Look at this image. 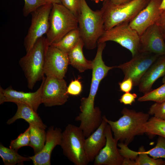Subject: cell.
Instances as JSON below:
<instances>
[{"mask_svg": "<svg viewBox=\"0 0 165 165\" xmlns=\"http://www.w3.org/2000/svg\"><path fill=\"white\" fill-rule=\"evenodd\" d=\"M121 113L122 116L115 121L108 119L104 115L102 117L110 126L114 138L128 145L135 136L142 134L141 129L150 115L126 108L122 109Z\"/></svg>", "mask_w": 165, "mask_h": 165, "instance_id": "obj_1", "label": "cell"}, {"mask_svg": "<svg viewBox=\"0 0 165 165\" xmlns=\"http://www.w3.org/2000/svg\"><path fill=\"white\" fill-rule=\"evenodd\" d=\"M81 11L77 18L78 28L84 46L92 50L97 46L98 41L104 32L102 10H92L86 0H81Z\"/></svg>", "mask_w": 165, "mask_h": 165, "instance_id": "obj_2", "label": "cell"}, {"mask_svg": "<svg viewBox=\"0 0 165 165\" xmlns=\"http://www.w3.org/2000/svg\"><path fill=\"white\" fill-rule=\"evenodd\" d=\"M49 46L46 38L43 36L19 60V64L27 79L28 87L30 89L32 90L37 82L42 80L45 77L46 55Z\"/></svg>", "mask_w": 165, "mask_h": 165, "instance_id": "obj_3", "label": "cell"}, {"mask_svg": "<svg viewBox=\"0 0 165 165\" xmlns=\"http://www.w3.org/2000/svg\"><path fill=\"white\" fill-rule=\"evenodd\" d=\"M150 0H133L115 4L104 0L101 9L103 13L105 31L119 24L129 23L147 5Z\"/></svg>", "mask_w": 165, "mask_h": 165, "instance_id": "obj_4", "label": "cell"}, {"mask_svg": "<svg viewBox=\"0 0 165 165\" xmlns=\"http://www.w3.org/2000/svg\"><path fill=\"white\" fill-rule=\"evenodd\" d=\"M77 18L61 3L52 4L49 17V28L46 41L49 46L60 41L71 31L78 28Z\"/></svg>", "mask_w": 165, "mask_h": 165, "instance_id": "obj_5", "label": "cell"}, {"mask_svg": "<svg viewBox=\"0 0 165 165\" xmlns=\"http://www.w3.org/2000/svg\"><path fill=\"white\" fill-rule=\"evenodd\" d=\"M100 82L92 78L89 95L88 97L81 99L80 112L75 119V120L80 122L79 127L86 138L98 127L103 120L100 108L94 106L95 96Z\"/></svg>", "mask_w": 165, "mask_h": 165, "instance_id": "obj_6", "label": "cell"}, {"mask_svg": "<svg viewBox=\"0 0 165 165\" xmlns=\"http://www.w3.org/2000/svg\"><path fill=\"white\" fill-rule=\"evenodd\" d=\"M85 138L79 127L73 124H68L62 132L60 146L64 155L75 165L89 163L84 149Z\"/></svg>", "mask_w": 165, "mask_h": 165, "instance_id": "obj_7", "label": "cell"}, {"mask_svg": "<svg viewBox=\"0 0 165 165\" xmlns=\"http://www.w3.org/2000/svg\"><path fill=\"white\" fill-rule=\"evenodd\" d=\"M108 41L115 42L128 50L132 57L141 52L140 36L128 22L119 24L105 31L98 43Z\"/></svg>", "mask_w": 165, "mask_h": 165, "instance_id": "obj_8", "label": "cell"}, {"mask_svg": "<svg viewBox=\"0 0 165 165\" xmlns=\"http://www.w3.org/2000/svg\"><path fill=\"white\" fill-rule=\"evenodd\" d=\"M52 6V4L48 2L31 13V24L24 41L26 52L32 48L39 38L47 33Z\"/></svg>", "mask_w": 165, "mask_h": 165, "instance_id": "obj_9", "label": "cell"}, {"mask_svg": "<svg viewBox=\"0 0 165 165\" xmlns=\"http://www.w3.org/2000/svg\"><path fill=\"white\" fill-rule=\"evenodd\" d=\"M158 56L150 53L141 52L133 57L130 61L117 67L123 72L124 79L130 78L134 86H138L146 72L157 60Z\"/></svg>", "mask_w": 165, "mask_h": 165, "instance_id": "obj_10", "label": "cell"}, {"mask_svg": "<svg viewBox=\"0 0 165 165\" xmlns=\"http://www.w3.org/2000/svg\"><path fill=\"white\" fill-rule=\"evenodd\" d=\"M67 87L64 79L46 76L42 88V103L46 107L64 105L69 98Z\"/></svg>", "mask_w": 165, "mask_h": 165, "instance_id": "obj_11", "label": "cell"}, {"mask_svg": "<svg viewBox=\"0 0 165 165\" xmlns=\"http://www.w3.org/2000/svg\"><path fill=\"white\" fill-rule=\"evenodd\" d=\"M45 78L42 80L38 89L33 92L18 91L13 89L11 86L5 89L0 86V104L5 102L23 104L30 106L37 112L39 105L42 104V92Z\"/></svg>", "mask_w": 165, "mask_h": 165, "instance_id": "obj_12", "label": "cell"}, {"mask_svg": "<svg viewBox=\"0 0 165 165\" xmlns=\"http://www.w3.org/2000/svg\"><path fill=\"white\" fill-rule=\"evenodd\" d=\"M69 64L68 54L52 46L46 53L44 72L46 76L64 79Z\"/></svg>", "mask_w": 165, "mask_h": 165, "instance_id": "obj_13", "label": "cell"}, {"mask_svg": "<svg viewBox=\"0 0 165 165\" xmlns=\"http://www.w3.org/2000/svg\"><path fill=\"white\" fill-rule=\"evenodd\" d=\"M162 0H150L146 6L129 22L139 36L148 27L156 24L163 11L159 9Z\"/></svg>", "mask_w": 165, "mask_h": 165, "instance_id": "obj_14", "label": "cell"}, {"mask_svg": "<svg viewBox=\"0 0 165 165\" xmlns=\"http://www.w3.org/2000/svg\"><path fill=\"white\" fill-rule=\"evenodd\" d=\"M106 143L94 161V165H122L124 158L117 148L118 142L113 137L110 125L107 123L105 129Z\"/></svg>", "mask_w": 165, "mask_h": 165, "instance_id": "obj_15", "label": "cell"}, {"mask_svg": "<svg viewBox=\"0 0 165 165\" xmlns=\"http://www.w3.org/2000/svg\"><path fill=\"white\" fill-rule=\"evenodd\" d=\"M141 52L158 55H165V41L160 29L156 24L148 27L140 36Z\"/></svg>", "mask_w": 165, "mask_h": 165, "instance_id": "obj_16", "label": "cell"}, {"mask_svg": "<svg viewBox=\"0 0 165 165\" xmlns=\"http://www.w3.org/2000/svg\"><path fill=\"white\" fill-rule=\"evenodd\" d=\"M61 129L53 126L49 127L46 132V139L42 150L34 156H29L34 165H50L51 156L54 148L60 145L61 141Z\"/></svg>", "mask_w": 165, "mask_h": 165, "instance_id": "obj_17", "label": "cell"}, {"mask_svg": "<svg viewBox=\"0 0 165 165\" xmlns=\"http://www.w3.org/2000/svg\"><path fill=\"white\" fill-rule=\"evenodd\" d=\"M102 122L98 127L85 139L84 149L89 162L94 161L106 143L105 129L107 123L102 117Z\"/></svg>", "mask_w": 165, "mask_h": 165, "instance_id": "obj_18", "label": "cell"}, {"mask_svg": "<svg viewBox=\"0 0 165 165\" xmlns=\"http://www.w3.org/2000/svg\"><path fill=\"white\" fill-rule=\"evenodd\" d=\"M165 75V56L156 60L143 75L138 85L139 91L144 94L150 91L154 82Z\"/></svg>", "mask_w": 165, "mask_h": 165, "instance_id": "obj_19", "label": "cell"}, {"mask_svg": "<svg viewBox=\"0 0 165 165\" xmlns=\"http://www.w3.org/2000/svg\"><path fill=\"white\" fill-rule=\"evenodd\" d=\"M17 110L14 115L6 122L8 125L14 123L21 119L25 120L29 124L33 125L46 130L47 126L44 124L37 112L30 106L23 104L18 103Z\"/></svg>", "mask_w": 165, "mask_h": 165, "instance_id": "obj_20", "label": "cell"}, {"mask_svg": "<svg viewBox=\"0 0 165 165\" xmlns=\"http://www.w3.org/2000/svg\"><path fill=\"white\" fill-rule=\"evenodd\" d=\"M83 42L81 38L76 45L68 53L69 64L81 73L92 69V61L87 60L83 53Z\"/></svg>", "mask_w": 165, "mask_h": 165, "instance_id": "obj_21", "label": "cell"}, {"mask_svg": "<svg viewBox=\"0 0 165 165\" xmlns=\"http://www.w3.org/2000/svg\"><path fill=\"white\" fill-rule=\"evenodd\" d=\"M106 46L105 42L97 43V50L96 56L92 61V77L101 81L107 75L108 71L117 66H106L104 62L102 54Z\"/></svg>", "mask_w": 165, "mask_h": 165, "instance_id": "obj_22", "label": "cell"}, {"mask_svg": "<svg viewBox=\"0 0 165 165\" xmlns=\"http://www.w3.org/2000/svg\"><path fill=\"white\" fill-rule=\"evenodd\" d=\"M145 150L143 146L141 147L138 152L129 149L127 155L130 159L135 161V165H163L165 161L161 158L155 159L148 156L145 152Z\"/></svg>", "mask_w": 165, "mask_h": 165, "instance_id": "obj_23", "label": "cell"}, {"mask_svg": "<svg viewBox=\"0 0 165 165\" xmlns=\"http://www.w3.org/2000/svg\"><path fill=\"white\" fill-rule=\"evenodd\" d=\"M30 128L29 146L33 149L35 154L43 148L46 141V132L45 129L29 124Z\"/></svg>", "mask_w": 165, "mask_h": 165, "instance_id": "obj_24", "label": "cell"}, {"mask_svg": "<svg viewBox=\"0 0 165 165\" xmlns=\"http://www.w3.org/2000/svg\"><path fill=\"white\" fill-rule=\"evenodd\" d=\"M81 38L78 28L69 32L58 42L50 45L55 46L68 54Z\"/></svg>", "mask_w": 165, "mask_h": 165, "instance_id": "obj_25", "label": "cell"}, {"mask_svg": "<svg viewBox=\"0 0 165 165\" xmlns=\"http://www.w3.org/2000/svg\"><path fill=\"white\" fill-rule=\"evenodd\" d=\"M0 156L5 165H14L16 164H23L25 162L29 161V157L21 156L17 151L5 147L2 143L0 145Z\"/></svg>", "mask_w": 165, "mask_h": 165, "instance_id": "obj_26", "label": "cell"}, {"mask_svg": "<svg viewBox=\"0 0 165 165\" xmlns=\"http://www.w3.org/2000/svg\"><path fill=\"white\" fill-rule=\"evenodd\" d=\"M141 132L142 134L145 133L153 136L158 135L165 138V120L152 117L143 125Z\"/></svg>", "mask_w": 165, "mask_h": 165, "instance_id": "obj_27", "label": "cell"}, {"mask_svg": "<svg viewBox=\"0 0 165 165\" xmlns=\"http://www.w3.org/2000/svg\"><path fill=\"white\" fill-rule=\"evenodd\" d=\"M138 101L140 102L152 101L156 102L165 101V83L158 88L144 94L139 97Z\"/></svg>", "mask_w": 165, "mask_h": 165, "instance_id": "obj_28", "label": "cell"}, {"mask_svg": "<svg viewBox=\"0 0 165 165\" xmlns=\"http://www.w3.org/2000/svg\"><path fill=\"white\" fill-rule=\"evenodd\" d=\"M30 127L22 133L20 134L15 139L11 141L9 148L16 151L20 148L25 146H29L30 139Z\"/></svg>", "mask_w": 165, "mask_h": 165, "instance_id": "obj_29", "label": "cell"}, {"mask_svg": "<svg viewBox=\"0 0 165 165\" xmlns=\"http://www.w3.org/2000/svg\"><path fill=\"white\" fill-rule=\"evenodd\" d=\"M145 152L154 159H165V138L159 136L155 146Z\"/></svg>", "mask_w": 165, "mask_h": 165, "instance_id": "obj_30", "label": "cell"}, {"mask_svg": "<svg viewBox=\"0 0 165 165\" xmlns=\"http://www.w3.org/2000/svg\"><path fill=\"white\" fill-rule=\"evenodd\" d=\"M24 5L23 8V14L27 16L38 8L48 2L46 0H24Z\"/></svg>", "mask_w": 165, "mask_h": 165, "instance_id": "obj_31", "label": "cell"}, {"mask_svg": "<svg viewBox=\"0 0 165 165\" xmlns=\"http://www.w3.org/2000/svg\"><path fill=\"white\" fill-rule=\"evenodd\" d=\"M148 113L155 117L165 120V101L153 104L150 108Z\"/></svg>", "mask_w": 165, "mask_h": 165, "instance_id": "obj_32", "label": "cell"}, {"mask_svg": "<svg viewBox=\"0 0 165 165\" xmlns=\"http://www.w3.org/2000/svg\"><path fill=\"white\" fill-rule=\"evenodd\" d=\"M61 3L77 17L81 9V0H60Z\"/></svg>", "mask_w": 165, "mask_h": 165, "instance_id": "obj_33", "label": "cell"}, {"mask_svg": "<svg viewBox=\"0 0 165 165\" xmlns=\"http://www.w3.org/2000/svg\"><path fill=\"white\" fill-rule=\"evenodd\" d=\"M82 87L81 82L79 79L72 80L67 87V93L69 95L77 96L82 91Z\"/></svg>", "mask_w": 165, "mask_h": 165, "instance_id": "obj_34", "label": "cell"}, {"mask_svg": "<svg viewBox=\"0 0 165 165\" xmlns=\"http://www.w3.org/2000/svg\"><path fill=\"white\" fill-rule=\"evenodd\" d=\"M137 97V95L135 93H125L121 96L119 100L120 103L125 105H131L135 102Z\"/></svg>", "mask_w": 165, "mask_h": 165, "instance_id": "obj_35", "label": "cell"}, {"mask_svg": "<svg viewBox=\"0 0 165 165\" xmlns=\"http://www.w3.org/2000/svg\"><path fill=\"white\" fill-rule=\"evenodd\" d=\"M120 90L125 93L130 92L132 89L134 84L132 80L130 78L124 79L119 83Z\"/></svg>", "mask_w": 165, "mask_h": 165, "instance_id": "obj_36", "label": "cell"}, {"mask_svg": "<svg viewBox=\"0 0 165 165\" xmlns=\"http://www.w3.org/2000/svg\"><path fill=\"white\" fill-rule=\"evenodd\" d=\"M156 24L160 27L163 35H165V10L163 11Z\"/></svg>", "mask_w": 165, "mask_h": 165, "instance_id": "obj_37", "label": "cell"}, {"mask_svg": "<svg viewBox=\"0 0 165 165\" xmlns=\"http://www.w3.org/2000/svg\"><path fill=\"white\" fill-rule=\"evenodd\" d=\"M114 4H119L127 2L133 0H110Z\"/></svg>", "mask_w": 165, "mask_h": 165, "instance_id": "obj_38", "label": "cell"}, {"mask_svg": "<svg viewBox=\"0 0 165 165\" xmlns=\"http://www.w3.org/2000/svg\"><path fill=\"white\" fill-rule=\"evenodd\" d=\"M159 9L163 11L165 10V0H162L160 4Z\"/></svg>", "mask_w": 165, "mask_h": 165, "instance_id": "obj_39", "label": "cell"}, {"mask_svg": "<svg viewBox=\"0 0 165 165\" xmlns=\"http://www.w3.org/2000/svg\"><path fill=\"white\" fill-rule=\"evenodd\" d=\"M48 2L52 4L61 3L60 0H46Z\"/></svg>", "mask_w": 165, "mask_h": 165, "instance_id": "obj_40", "label": "cell"}, {"mask_svg": "<svg viewBox=\"0 0 165 165\" xmlns=\"http://www.w3.org/2000/svg\"><path fill=\"white\" fill-rule=\"evenodd\" d=\"M96 3H98L100 1H103L104 0H93Z\"/></svg>", "mask_w": 165, "mask_h": 165, "instance_id": "obj_41", "label": "cell"}, {"mask_svg": "<svg viewBox=\"0 0 165 165\" xmlns=\"http://www.w3.org/2000/svg\"><path fill=\"white\" fill-rule=\"evenodd\" d=\"M162 82L163 83H165V75L163 76V78Z\"/></svg>", "mask_w": 165, "mask_h": 165, "instance_id": "obj_42", "label": "cell"}, {"mask_svg": "<svg viewBox=\"0 0 165 165\" xmlns=\"http://www.w3.org/2000/svg\"><path fill=\"white\" fill-rule=\"evenodd\" d=\"M163 36L164 38V39H165V35H163Z\"/></svg>", "mask_w": 165, "mask_h": 165, "instance_id": "obj_43", "label": "cell"}]
</instances>
